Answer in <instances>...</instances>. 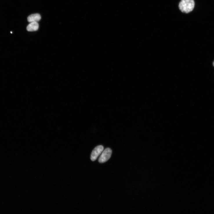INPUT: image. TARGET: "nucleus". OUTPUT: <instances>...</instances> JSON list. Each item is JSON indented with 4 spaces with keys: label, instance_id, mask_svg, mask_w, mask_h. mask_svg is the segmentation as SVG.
<instances>
[{
    "label": "nucleus",
    "instance_id": "f257e3e1",
    "mask_svg": "<svg viewBox=\"0 0 214 214\" xmlns=\"http://www.w3.org/2000/svg\"><path fill=\"white\" fill-rule=\"evenodd\" d=\"M195 6L194 0H181L179 7L183 13H188L193 10Z\"/></svg>",
    "mask_w": 214,
    "mask_h": 214
},
{
    "label": "nucleus",
    "instance_id": "f03ea898",
    "mask_svg": "<svg viewBox=\"0 0 214 214\" xmlns=\"http://www.w3.org/2000/svg\"><path fill=\"white\" fill-rule=\"evenodd\" d=\"M112 150L109 148H107L103 152L99 159V162L101 163H104L108 160L110 158Z\"/></svg>",
    "mask_w": 214,
    "mask_h": 214
},
{
    "label": "nucleus",
    "instance_id": "7ed1b4c3",
    "mask_svg": "<svg viewBox=\"0 0 214 214\" xmlns=\"http://www.w3.org/2000/svg\"><path fill=\"white\" fill-rule=\"evenodd\" d=\"M104 149V147L101 145H99L95 147L92 151L90 159L91 161H94L96 160Z\"/></svg>",
    "mask_w": 214,
    "mask_h": 214
},
{
    "label": "nucleus",
    "instance_id": "20e7f679",
    "mask_svg": "<svg viewBox=\"0 0 214 214\" xmlns=\"http://www.w3.org/2000/svg\"><path fill=\"white\" fill-rule=\"evenodd\" d=\"M39 24L37 22H31L27 28L28 31L32 32L37 30L39 28Z\"/></svg>",
    "mask_w": 214,
    "mask_h": 214
},
{
    "label": "nucleus",
    "instance_id": "39448f33",
    "mask_svg": "<svg viewBox=\"0 0 214 214\" xmlns=\"http://www.w3.org/2000/svg\"><path fill=\"white\" fill-rule=\"evenodd\" d=\"M41 19V17L40 14H32L29 16L28 18V20L29 22H37L39 21Z\"/></svg>",
    "mask_w": 214,
    "mask_h": 214
},
{
    "label": "nucleus",
    "instance_id": "423d86ee",
    "mask_svg": "<svg viewBox=\"0 0 214 214\" xmlns=\"http://www.w3.org/2000/svg\"><path fill=\"white\" fill-rule=\"evenodd\" d=\"M213 66H214V61L213 62Z\"/></svg>",
    "mask_w": 214,
    "mask_h": 214
}]
</instances>
